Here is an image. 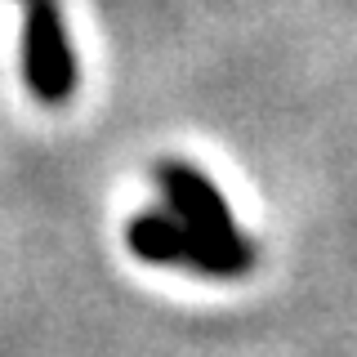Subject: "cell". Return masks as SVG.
<instances>
[{
    "mask_svg": "<svg viewBox=\"0 0 357 357\" xmlns=\"http://www.w3.org/2000/svg\"><path fill=\"white\" fill-rule=\"evenodd\" d=\"M130 250L143 264H165V268H188L201 277H241L255 268V241L245 237H210V232L183 223L170 210H143L126 228Z\"/></svg>",
    "mask_w": 357,
    "mask_h": 357,
    "instance_id": "1",
    "label": "cell"
},
{
    "mask_svg": "<svg viewBox=\"0 0 357 357\" xmlns=\"http://www.w3.org/2000/svg\"><path fill=\"white\" fill-rule=\"evenodd\" d=\"M22 81L50 107L67 103L81 85L59 0H22Z\"/></svg>",
    "mask_w": 357,
    "mask_h": 357,
    "instance_id": "2",
    "label": "cell"
},
{
    "mask_svg": "<svg viewBox=\"0 0 357 357\" xmlns=\"http://www.w3.org/2000/svg\"><path fill=\"white\" fill-rule=\"evenodd\" d=\"M156 188H161V197H165V210L178 215L183 223L210 232V237H241L228 197H223L215 188V178H206L197 165L161 161V165H156Z\"/></svg>",
    "mask_w": 357,
    "mask_h": 357,
    "instance_id": "3",
    "label": "cell"
}]
</instances>
